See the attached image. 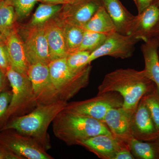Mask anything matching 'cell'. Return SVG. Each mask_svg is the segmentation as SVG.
Listing matches in <instances>:
<instances>
[{"mask_svg":"<svg viewBox=\"0 0 159 159\" xmlns=\"http://www.w3.org/2000/svg\"><path fill=\"white\" fill-rule=\"evenodd\" d=\"M144 70L119 69L107 74L98 87V94L117 92L123 98L122 107L134 113L142 97L156 87Z\"/></svg>","mask_w":159,"mask_h":159,"instance_id":"6da1fadb","label":"cell"},{"mask_svg":"<svg viewBox=\"0 0 159 159\" xmlns=\"http://www.w3.org/2000/svg\"><path fill=\"white\" fill-rule=\"evenodd\" d=\"M67 102L59 100L48 104H38L29 113L9 119L3 129H12L32 137L46 150L51 148L48 130L53 120Z\"/></svg>","mask_w":159,"mask_h":159,"instance_id":"7a4b0ae2","label":"cell"},{"mask_svg":"<svg viewBox=\"0 0 159 159\" xmlns=\"http://www.w3.org/2000/svg\"><path fill=\"white\" fill-rule=\"evenodd\" d=\"M54 135L68 145L99 134L112 135L105 123L91 117L62 110L52 122Z\"/></svg>","mask_w":159,"mask_h":159,"instance_id":"3957f363","label":"cell"},{"mask_svg":"<svg viewBox=\"0 0 159 159\" xmlns=\"http://www.w3.org/2000/svg\"><path fill=\"white\" fill-rule=\"evenodd\" d=\"M51 80L60 100L67 102L89 84L92 66L75 72L69 68L66 57L52 60L48 65Z\"/></svg>","mask_w":159,"mask_h":159,"instance_id":"277c9868","label":"cell"},{"mask_svg":"<svg viewBox=\"0 0 159 159\" xmlns=\"http://www.w3.org/2000/svg\"><path fill=\"white\" fill-rule=\"evenodd\" d=\"M6 75L11 88L12 97L6 115L7 123L11 117L29 113L38 105L27 74H21L10 68Z\"/></svg>","mask_w":159,"mask_h":159,"instance_id":"5b68a950","label":"cell"},{"mask_svg":"<svg viewBox=\"0 0 159 159\" xmlns=\"http://www.w3.org/2000/svg\"><path fill=\"white\" fill-rule=\"evenodd\" d=\"M123 100L119 93L107 92L82 101L67 102L63 110L91 117L103 122L104 117L111 109L122 107Z\"/></svg>","mask_w":159,"mask_h":159,"instance_id":"8992f818","label":"cell"},{"mask_svg":"<svg viewBox=\"0 0 159 159\" xmlns=\"http://www.w3.org/2000/svg\"><path fill=\"white\" fill-rule=\"evenodd\" d=\"M0 142L21 159H54L36 140L14 129L0 131Z\"/></svg>","mask_w":159,"mask_h":159,"instance_id":"52a82bcc","label":"cell"},{"mask_svg":"<svg viewBox=\"0 0 159 159\" xmlns=\"http://www.w3.org/2000/svg\"><path fill=\"white\" fill-rule=\"evenodd\" d=\"M27 75L38 104H48L59 100L51 80L48 65L37 63L29 66Z\"/></svg>","mask_w":159,"mask_h":159,"instance_id":"ba28073f","label":"cell"},{"mask_svg":"<svg viewBox=\"0 0 159 159\" xmlns=\"http://www.w3.org/2000/svg\"><path fill=\"white\" fill-rule=\"evenodd\" d=\"M139 41L132 35H124L116 31L110 33L102 45L91 53L89 64L105 56L123 59L129 58L133 54L135 46Z\"/></svg>","mask_w":159,"mask_h":159,"instance_id":"9c48e42d","label":"cell"},{"mask_svg":"<svg viewBox=\"0 0 159 159\" xmlns=\"http://www.w3.org/2000/svg\"><path fill=\"white\" fill-rule=\"evenodd\" d=\"M23 39L25 52L29 65L41 63L48 65L52 61L46 37L44 25L27 26Z\"/></svg>","mask_w":159,"mask_h":159,"instance_id":"30bf717a","label":"cell"},{"mask_svg":"<svg viewBox=\"0 0 159 159\" xmlns=\"http://www.w3.org/2000/svg\"><path fill=\"white\" fill-rule=\"evenodd\" d=\"M102 6L101 0H76L63 5L56 16L63 21L83 27Z\"/></svg>","mask_w":159,"mask_h":159,"instance_id":"8fae6325","label":"cell"},{"mask_svg":"<svg viewBox=\"0 0 159 159\" xmlns=\"http://www.w3.org/2000/svg\"><path fill=\"white\" fill-rule=\"evenodd\" d=\"M133 113L122 107L111 109L103 120L112 135L128 148L129 143L134 138L132 131Z\"/></svg>","mask_w":159,"mask_h":159,"instance_id":"7c38bea8","label":"cell"},{"mask_svg":"<svg viewBox=\"0 0 159 159\" xmlns=\"http://www.w3.org/2000/svg\"><path fill=\"white\" fill-rule=\"evenodd\" d=\"M159 34V8L152 5L135 16L128 35L145 41Z\"/></svg>","mask_w":159,"mask_h":159,"instance_id":"4fadbf2b","label":"cell"},{"mask_svg":"<svg viewBox=\"0 0 159 159\" xmlns=\"http://www.w3.org/2000/svg\"><path fill=\"white\" fill-rule=\"evenodd\" d=\"M132 131L134 139L144 142L159 139V134L147 106L141 99L132 117Z\"/></svg>","mask_w":159,"mask_h":159,"instance_id":"5bb4252c","label":"cell"},{"mask_svg":"<svg viewBox=\"0 0 159 159\" xmlns=\"http://www.w3.org/2000/svg\"><path fill=\"white\" fill-rule=\"evenodd\" d=\"M77 145L84 147L102 159H113L116 154L121 148H127L112 135L107 134L91 137L80 141Z\"/></svg>","mask_w":159,"mask_h":159,"instance_id":"9a60e30c","label":"cell"},{"mask_svg":"<svg viewBox=\"0 0 159 159\" xmlns=\"http://www.w3.org/2000/svg\"><path fill=\"white\" fill-rule=\"evenodd\" d=\"M56 16L44 25L52 60L66 57L68 55L62 23Z\"/></svg>","mask_w":159,"mask_h":159,"instance_id":"2e32d148","label":"cell"},{"mask_svg":"<svg viewBox=\"0 0 159 159\" xmlns=\"http://www.w3.org/2000/svg\"><path fill=\"white\" fill-rule=\"evenodd\" d=\"M5 43L11 67L21 74H27L30 65L26 57L23 39L16 28L6 36Z\"/></svg>","mask_w":159,"mask_h":159,"instance_id":"e0dca14e","label":"cell"},{"mask_svg":"<svg viewBox=\"0 0 159 159\" xmlns=\"http://www.w3.org/2000/svg\"><path fill=\"white\" fill-rule=\"evenodd\" d=\"M102 6L113 22L116 31L128 35L135 16L126 9L119 0H101Z\"/></svg>","mask_w":159,"mask_h":159,"instance_id":"ac0fdd59","label":"cell"},{"mask_svg":"<svg viewBox=\"0 0 159 159\" xmlns=\"http://www.w3.org/2000/svg\"><path fill=\"white\" fill-rule=\"evenodd\" d=\"M141 51L145 61L144 70L159 90V43L157 38H152L144 42Z\"/></svg>","mask_w":159,"mask_h":159,"instance_id":"d6986e66","label":"cell"},{"mask_svg":"<svg viewBox=\"0 0 159 159\" xmlns=\"http://www.w3.org/2000/svg\"><path fill=\"white\" fill-rule=\"evenodd\" d=\"M83 28L85 30L106 34L116 31L112 20L102 6Z\"/></svg>","mask_w":159,"mask_h":159,"instance_id":"ffe728a7","label":"cell"},{"mask_svg":"<svg viewBox=\"0 0 159 159\" xmlns=\"http://www.w3.org/2000/svg\"><path fill=\"white\" fill-rule=\"evenodd\" d=\"M128 146L135 158L159 159V139L152 142H144L133 138Z\"/></svg>","mask_w":159,"mask_h":159,"instance_id":"44dd1931","label":"cell"},{"mask_svg":"<svg viewBox=\"0 0 159 159\" xmlns=\"http://www.w3.org/2000/svg\"><path fill=\"white\" fill-rule=\"evenodd\" d=\"M60 20L62 23L68 54L78 51L85 30L81 26Z\"/></svg>","mask_w":159,"mask_h":159,"instance_id":"7402d4cb","label":"cell"},{"mask_svg":"<svg viewBox=\"0 0 159 159\" xmlns=\"http://www.w3.org/2000/svg\"><path fill=\"white\" fill-rule=\"evenodd\" d=\"M63 5L44 3L40 4L28 26L37 27L44 25L58 14L62 9Z\"/></svg>","mask_w":159,"mask_h":159,"instance_id":"603a6c76","label":"cell"},{"mask_svg":"<svg viewBox=\"0 0 159 159\" xmlns=\"http://www.w3.org/2000/svg\"><path fill=\"white\" fill-rule=\"evenodd\" d=\"M16 15L13 6L5 0L0 7V32L5 36L16 28Z\"/></svg>","mask_w":159,"mask_h":159,"instance_id":"cb8c5ba5","label":"cell"},{"mask_svg":"<svg viewBox=\"0 0 159 159\" xmlns=\"http://www.w3.org/2000/svg\"><path fill=\"white\" fill-rule=\"evenodd\" d=\"M108 34L85 30L78 51L92 52L99 48L105 41Z\"/></svg>","mask_w":159,"mask_h":159,"instance_id":"d4e9b609","label":"cell"},{"mask_svg":"<svg viewBox=\"0 0 159 159\" xmlns=\"http://www.w3.org/2000/svg\"><path fill=\"white\" fill-rule=\"evenodd\" d=\"M142 99L148 107L159 134V90L156 86L152 90L145 94Z\"/></svg>","mask_w":159,"mask_h":159,"instance_id":"484cf974","label":"cell"},{"mask_svg":"<svg viewBox=\"0 0 159 159\" xmlns=\"http://www.w3.org/2000/svg\"><path fill=\"white\" fill-rule=\"evenodd\" d=\"M91 52L88 51H77L70 53L66 57L67 64L70 69L78 72L85 68L89 64Z\"/></svg>","mask_w":159,"mask_h":159,"instance_id":"4316f807","label":"cell"},{"mask_svg":"<svg viewBox=\"0 0 159 159\" xmlns=\"http://www.w3.org/2000/svg\"><path fill=\"white\" fill-rule=\"evenodd\" d=\"M14 7L16 19L25 18L30 14L39 0H7Z\"/></svg>","mask_w":159,"mask_h":159,"instance_id":"83f0119b","label":"cell"},{"mask_svg":"<svg viewBox=\"0 0 159 159\" xmlns=\"http://www.w3.org/2000/svg\"><path fill=\"white\" fill-rule=\"evenodd\" d=\"M12 97L11 90L6 89L0 93V131L7 123L6 115Z\"/></svg>","mask_w":159,"mask_h":159,"instance_id":"f1b7e54d","label":"cell"},{"mask_svg":"<svg viewBox=\"0 0 159 159\" xmlns=\"http://www.w3.org/2000/svg\"><path fill=\"white\" fill-rule=\"evenodd\" d=\"M11 67L9 54L5 43H0V70L6 74L7 70Z\"/></svg>","mask_w":159,"mask_h":159,"instance_id":"f546056e","label":"cell"},{"mask_svg":"<svg viewBox=\"0 0 159 159\" xmlns=\"http://www.w3.org/2000/svg\"><path fill=\"white\" fill-rule=\"evenodd\" d=\"M0 159H21L0 142Z\"/></svg>","mask_w":159,"mask_h":159,"instance_id":"4dcf8cb0","label":"cell"},{"mask_svg":"<svg viewBox=\"0 0 159 159\" xmlns=\"http://www.w3.org/2000/svg\"><path fill=\"white\" fill-rule=\"evenodd\" d=\"M133 1L136 6L138 14H140L152 5L154 0H133Z\"/></svg>","mask_w":159,"mask_h":159,"instance_id":"1f68e13d","label":"cell"},{"mask_svg":"<svg viewBox=\"0 0 159 159\" xmlns=\"http://www.w3.org/2000/svg\"><path fill=\"white\" fill-rule=\"evenodd\" d=\"M133 155L128 148L124 147L119 150L115 155L113 159H134Z\"/></svg>","mask_w":159,"mask_h":159,"instance_id":"d6a6232c","label":"cell"},{"mask_svg":"<svg viewBox=\"0 0 159 159\" xmlns=\"http://www.w3.org/2000/svg\"><path fill=\"white\" fill-rule=\"evenodd\" d=\"M8 81L6 74L0 70V93L7 89Z\"/></svg>","mask_w":159,"mask_h":159,"instance_id":"836d02e7","label":"cell"},{"mask_svg":"<svg viewBox=\"0 0 159 159\" xmlns=\"http://www.w3.org/2000/svg\"><path fill=\"white\" fill-rule=\"evenodd\" d=\"M39 2L44 3L51 4H67L66 0H39Z\"/></svg>","mask_w":159,"mask_h":159,"instance_id":"e575fe53","label":"cell"},{"mask_svg":"<svg viewBox=\"0 0 159 159\" xmlns=\"http://www.w3.org/2000/svg\"><path fill=\"white\" fill-rule=\"evenodd\" d=\"M6 40V38L0 32V43H5Z\"/></svg>","mask_w":159,"mask_h":159,"instance_id":"d590c367","label":"cell"},{"mask_svg":"<svg viewBox=\"0 0 159 159\" xmlns=\"http://www.w3.org/2000/svg\"><path fill=\"white\" fill-rule=\"evenodd\" d=\"M159 8V0H154L153 4Z\"/></svg>","mask_w":159,"mask_h":159,"instance_id":"8d00e7d4","label":"cell"},{"mask_svg":"<svg viewBox=\"0 0 159 159\" xmlns=\"http://www.w3.org/2000/svg\"><path fill=\"white\" fill-rule=\"evenodd\" d=\"M76 0H66L67 3H72L73 2H75Z\"/></svg>","mask_w":159,"mask_h":159,"instance_id":"74e56055","label":"cell"},{"mask_svg":"<svg viewBox=\"0 0 159 159\" xmlns=\"http://www.w3.org/2000/svg\"><path fill=\"white\" fill-rule=\"evenodd\" d=\"M5 0H0V7L2 6V5L3 3L4 2Z\"/></svg>","mask_w":159,"mask_h":159,"instance_id":"f35d334b","label":"cell"},{"mask_svg":"<svg viewBox=\"0 0 159 159\" xmlns=\"http://www.w3.org/2000/svg\"><path fill=\"white\" fill-rule=\"evenodd\" d=\"M157 38L158 40L159 43V48H158V54H159V34L157 36Z\"/></svg>","mask_w":159,"mask_h":159,"instance_id":"ab89813d","label":"cell"}]
</instances>
